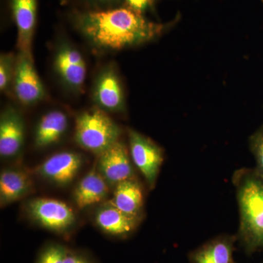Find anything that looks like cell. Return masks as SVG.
<instances>
[{"mask_svg": "<svg viewBox=\"0 0 263 263\" xmlns=\"http://www.w3.org/2000/svg\"><path fill=\"white\" fill-rule=\"evenodd\" d=\"M250 146L257 161V171L263 175V127L254 133L250 139Z\"/></svg>", "mask_w": 263, "mask_h": 263, "instance_id": "44dd1931", "label": "cell"}, {"mask_svg": "<svg viewBox=\"0 0 263 263\" xmlns=\"http://www.w3.org/2000/svg\"><path fill=\"white\" fill-rule=\"evenodd\" d=\"M231 237H220L208 242L190 254L193 263H235Z\"/></svg>", "mask_w": 263, "mask_h": 263, "instance_id": "2e32d148", "label": "cell"}, {"mask_svg": "<svg viewBox=\"0 0 263 263\" xmlns=\"http://www.w3.org/2000/svg\"><path fill=\"white\" fill-rule=\"evenodd\" d=\"M98 168L99 173L111 186L134 178L127 148L119 141L100 155Z\"/></svg>", "mask_w": 263, "mask_h": 263, "instance_id": "52a82bcc", "label": "cell"}, {"mask_svg": "<svg viewBox=\"0 0 263 263\" xmlns=\"http://www.w3.org/2000/svg\"><path fill=\"white\" fill-rule=\"evenodd\" d=\"M10 8L17 31V45L20 53L32 54V43L36 18L37 0H10Z\"/></svg>", "mask_w": 263, "mask_h": 263, "instance_id": "ba28073f", "label": "cell"}, {"mask_svg": "<svg viewBox=\"0 0 263 263\" xmlns=\"http://www.w3.org/2000/svg\"><path fill=\"white\" fill-rule=\"evenodd\" d=\"M95 102L108 111H121L124 108V96L119 78L114 70L107 69L99 76L95 86Z\"/></svg>", "mask_w": 263, "mask_h": 263, "instance_id": "7c38bea8", "label": "cell"}, {"mask_svg": "<svg viewBox=\"0 0 263 263\" xmlns=\"http://www.w3.org/2000/svg\"><path fill=\"white\" fill-rule=\"evenodd\" d=\"M70 1L71 0H60L62 4H66V3H70Z\"/></svg>", "mask_w": 263, "mask_h": 263, "instance_id": "d4e9b609", "label": "cell"}, {"mask_svg": "<svg viewBox=\"0 0 263 263\" xmlns=\"http://www.w3.org/2000/svg\"><path fill=\"white\" fill-rule=\"evenodd\" d=\"M240 214L239 235L248 252L263 249V175L242 169L233 176Z\"/></svg>", "mask_w": 263, "mask_h": 263, "instance_id": "7a4b0ae2", "label": "cell"}, {"mask_svg": "<svg viewBox=\"0 0 263 263\" xmlns=\"http://www.w3.org/2000/svg\"><path fill=\"white\" fill-rule=\"evenodd\" d=\"M31 181L28 176L17 170H5L0 175V202L4 205L16 201L29 193Z\"/></svg>", "mask_w": 263, "mask_h": 263, "instance_id": "ac0fdd59", "label": "cell"}, {"mask_svg": "<svg viewBox=\"0 0 263 263\" xmlns=\"http://www.w3.org/2000/svg\"><path fill=\"white\" fill-rule=\"evenodd\" d=\"M124 5L140 13H143L153 6L156 0H124Z\"/></svg>", "mask_w": 263, "mask_h": 263, "instance_id": "603a6c76", "label": "cell"}, {"mask_svg": "<svg viewBox=\"0 0 263 263\" xmlns=\"http://www.w3.org/2000/svg\"><path fill=\"white\" fill-rule=\"evenodd\" d=\"M108 192V183L101 174L90 171L78 183L74 191V200L79 209H84L103 201Z\"/></svg>", "mask_w": 263, "mask_h": 263, "instance_id": "5bb4252c", "label": "cell"}, {"mask_svg": "<svg viewBox=\"0 0 263 263\" xmlns=\"http://www.w3.org/2000/svg\"><path fill=\"white\" fill-rule=\"evenodd\" d=\"M13 82L15 96L24 105L37 103L46 95L42 81L33 64L32 55L20 53L15 62Z\"/></svg>", "mask_w": 263, "mask_h": 263, "instance_id": "8992f818", "label": "cell"}, {"mask_svg": "<svg viewBox=\"0 0 263 263\" xmlns=\"http://www.w3.org/2000/svg\"><path fill=\"white\" fill-rule=\"evenodd\" d=\"M15 58L12 53H3L0 57V89L6 91L14 79Z\"/></svg>", "mask_w": 263, "mask_h": 263, "instance_id": "d6986e66", "label": "cell"}, {"mask_svg": "<svg viewBox=\"0 0 263 263\" xmlns=\"http://www.w3.org/2000/svg\"><path fill=\"white\" fill-rule=\"evenodd\" d=\"M68 125L67 116L59 110L48 112L38 124L35 133V146L43 148L56 143L63 136Z\"/></svg>", "mask_w": 263, "mask_h": 263, "instance_id": "e0dca14e", "label": "cell"}, {"mask_svg": "<svg viewBox=\"0 0 263 263\" xmlns=\"http://www.w3.org/2000/svg\"><path fill=\"white\" fill-rule=\"evenodd\" d=\"M55 67L62 81L71 89L80 90L86 79V64L79 51L65 45L55 58Z\"/></svg>", "mask_w": 263, "mask_h": 263, "instance_id": "30bf717a", "label": "cell"}, {"mask_svg": "<svg viewBox=\"0 0 263 263\" xmlns=\"http://www.w3.org/2000/svg\"><path fill=\"white\" fill-rule=\"evenodd\" d=\"M110 202L125 214L141 217L143 206L141 186L134 178L118 183Z\"/></svg>", "mask_w": 263, "mask_h": 263, "instance_id": "9a60e30c", "label": "cell"}, {"mask_svg": "<svg viewBox=\"0 0 263 263\" xmlns=\"http://www.w3.org/2000/svg\"><path fill=\"white\" fill-rule=\"evenodd\" d=\"M82 1L87 8L86 10H81L109 9V8L122 6V3L124 4V0H82Z\"/></svg>", "mask_w": 263, "mask_h": 263, "instance_id": "7402d4cb", "label": "cell"}, {"mask_svg": "<svg viewBox=\"0 0 263 263\" xmlns=\"http://www.w3.org/2000/svg\"><path fill=\"white\" fill-rule=\"evenodd\" d=\"M120 133L117 124L102 109L87 110L76 119V141L96 155H101L119 141Z\"/></svg>", "mask_w": 263, "mask_h": 263, "instance_id": "3957f363", "label": "cell"}, {"mask_svg": "<svg viewBox=\"0 0 263 263\" xmlns=\"http://www.w3.org/2000/svg\"><path fill=\"white\" fill-rule=\"evenodd\" d=\"M67 252L62 246H50L41 254L38 263H64Z\"/></svg>", "mask_w": 263, "mask_h": 263, "instance_id": "ffe728a7", "label": "cell"}, {"mask_svg": "<svg viewBox=\"0 0 263 263\" xmlns=\"http://www.w3.org/2000/svg\"><path fill=\"white\" fill-rule=\"evenodd\" d=\"M82 159L72 152H61L51 156L39 167L43 177L60 185L70 183L80 169Z\"/></svg>", "mask_w": 263, "mask_h": 263, "instance_id": "8fae6325", "label": "cell"}, {"mask_svg": "<svg viewBox=\"0 0 263 263\" xmlns=\"http://www.w3.org/2000/svg\"><path fill=\"white\" fill-rule=\"evenodd\" d=\"M95 222L105 233L124 235L136 229L140 218L130 216L119 210L110 202L100 208L95 214Z\"/></svg>", "mask_w": 263, "mask_h": 263, "instance_id": "4fadbf2b", "label": "cell"}, {"mask_svg": "<svg viewBox=\"0 0 263 263\" xmlns=\"http://www.w3.org/2000/svg\"><path fill=\"white\" fill-rule=\"evenodd\" d=\"M64 263H90L87 259L79 254L67 252Z\"/></svg>", "mask_w": 263, "mask_h": 263, "instance_id": "cb8c5ba5", "label": "cell"}, {"mask_svg": "<svg viewBox=\"0 0 263 263\" xmlns=\"http://www.w3.org/2000/svg\"><path fill=\"white\" fill-rule=\"evenodd\" d=\"M77 29L98 47L121 50L149 41L164 29L143 13L127 5L105 10H79L72 13Z\"/></svg>", "mask_w": 263, "mask_h": 263, "instance_id": "6da1fadb", "label": "cell"}, {"mask_svg": "<svg viewBox=\"0 0 263 263\" xmlns=\"http://www.w3.org/2000/svg\"><path fill=\"white\" fill-rule=\"evenodd\" d=\"M29 215L43 228L55 232L68 229L75 221V214L67 204L50 198H37L27 204Z\"/></svg>", "mask_w": 263, "mask_h": 263, "instance_id": "5b68a950", "label": "cell"}, {"mask_svg": "<svg viewBox=\"0 0 263 263\" xmlns=\"http://www.w3.org/2000/svg\"><path fill=\"white\" fill-rule=\"evenodd\" d=\"M129 148L132 160L144 176L151 188L155 186L162 162V149L146 137L129 130Z\"/></svg>", "mask_w": 263, "mask_h": 263, "instance_id": "277c9868", "label": "cell"}, {"mask_svg": "<svg viewBox=\"0 0 263 263\" xmlns=\"http://www.w3.org/2000/svg\"><path fill=\"white\" fill-rule=\"evenodd\" d=\"M24 125L22 116L13 108H8L0 120V155L10 158L18 155L23 147Z\"/></svg>", "mask_w": 263, "mask_h": 263, "instance_id": "9c48e42d", "label": "cell"}]
</instances>
